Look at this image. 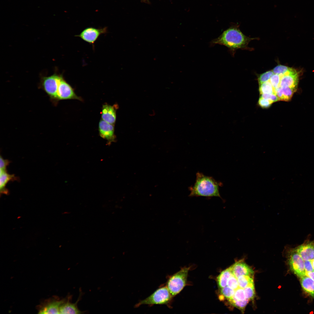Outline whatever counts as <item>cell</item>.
I'll return each instance as SVG.
<instances>
[{
    "mask_svg": "<svg viewBox=\"0 0 314 314\" xmlns=\"http://www.w3.org/2000/svg\"><path fill=\"white\" fill-rule=\"evenodd\" d=\"M10 163V161L7 159H4L0 156V170H7L6 167Z\"/></svg>",
    "mask_w": 314,
    "mask_h": 314,
    "instance_id": "obj_32",
    "label": "cell"
},
{
    "mask_svg": "<svg viewBox=\"0 0 314 314\" xmlns=\"http://www.w3.org/2000/svg\"><path fill=\"white\" fill-rule=\"evenodd\" d=\"M300 283L303 290L314 298V281L306 275L301 278Z\"/></svg>",
    "mask_w": 314,
    "mask_h": 314,
    "instance_id": "obj_17",
    "label": "cell"
},
{
    "mask_svg": "<svg viewBox=\"0 0 314 314\" xmlns=\"http://www.w3.org/2000/svg\"><path fill=\"white\" fill-rule=\"evenodd\" d=\"M281 87L283 96V101L290 100L297 88L289 87Z\"/></svg>",
    "mask_w": 314,
    "mask_h": 314,
    "instance_id": "obj_22",
    "label": "cell"
},
{
    "mask_svg": "<svg viewBox=\"0 0 314 314\" xmlns=\"http://www.w3.org/2000/svg\"><path fill=\"white\" fill-rule=\"evenodd\" d=\"M80 300L78 298L74 303L69 302V299L66 300L61 305L60 308V314H81L82 312L78 308L77 305Z\"/></svg>",
    "mask_w": 314,
    "mask_h": 314,
    "instance_id": "obj_15",
    "label": "cell"
},
{
    "mask_svg": "<svg viewBox=\"0 0 314 314\" xmlns=\"http://www.w3.org/2000/svg\"><path fill=\"white\" fill-rule=\"evenodd\" d=\"M243 289L246 298L249 300L253 299L255 296L254 283L249 284Z\"/></svg>",
    "mask_w": 314,
    "mask_h": 314,
    "instance_id": "obj_24",
    "label": "cell"
},
{
    "mask_svg": "<svg viewBox=\"0 0 314 314\" xmlns=\"http://www.w3.org/2000/svg\"><path fill=\"white\" fill-rule=\"evenodd\" d=\"M233 297L238 300H244L246 299L245 295L244 289L240 287L235 290Z\"/></svg>",
    "mask_w": 314,
    "mask_h": 314,
    "instance_id": "obj_29",
    "label": "cell"
},
{
    "mask_svg": "<svg viewBox=\"0 0 314 314\" xmlns=\"http://www.w3.org/2000/svg\"><path fill=\"white\" fill-rule=\"evenodd\" d=\"M232 273L230 267L221 272L217 278L219 288H221L227 286L228 279Z\"/></svg>",
    "mask_w": 314,
    "mask_h": 314,
    "instance_id": "obj_18",
    "label": "cell"
},
{
    "mask_svg": "<svg viewBox=\"0 0 314 314\" xmlns=\"http://www.w3.org/2000/svg\"><path fill=\"white\" fill-rule=\"evenodd\" d=\"M272 103V101L261 97L259 98L258 101L259 105L261 107L264 108L269 107Z\"/></svg>",
    "mask_w": 314,
    "mask_h": 314,
    "instance_id": "obj_30",
    "label": "cell"
},
{
    "mask_svg": "<svg viewBox=\"0 0 314 314\" xmlns=\"http://www.w3.org/2000/svg\"><path fill=\"white\" fill-rule=\"evenodd\" d=\"M261 94V97L268 99L273 103L279 100L278 97L275 94Z\"/></svg>",
    "mask_w": 314,
    "mask_h": 314,
    "instance_id": "obj_31",
    "label": "cell"
},
{
    "mask_svg": "<svg viewBox=\"0 0 314 314\" xmlns=\"http://www.w3.org/2000/svg\"><path fill=\"white\" fill-rule=\"evenodd\" d=\"M228 300L230 303L235 307L243 311L249 300L246 298L244 300H238L233 297L231 299H228Z\"/></svg>",
    "mask_w": 314,
    "mask_h": 314,
    "instance_id": "obj_21",
    "label": "cell"
},
{
    "mask_svg": "<svg viewBox=\"0 0 314 314\" xmlns=\"http://www.w3.org/2000/svg\"><path fill=\"white\" fill-rule=\"evenodd\" d=\"M313 259H314V256Z\"/></svg>",
    "mask_w": 314,
    "mask_h": 314,
    "instance_id": "obj_36",
    "label": "cell"
},
{
    "mask_svg": "<svg viewBox=\"0 0 314 314\" xmlns=\"http://www.w3.org/2000/svg\"><path fill=\"white\" fill-rule=\"evenodd\" d=\"M99 129L100 136L106 140L109 144L115 141L116 137L114 125L102 120L99 122Z\"/></svg>",
    "mask_w": 314,
    "mask_h": 314,
    "instance_id": "obj_10",
    "label": "cell"
},
{
    "mask_svg": "<svg viewBox=\"0 0 314 314\" xmlns=\"http://www.w3.org/2000/svg\"><path fill=\"white\" fill-rule=\"evenodd\" d=\"M256 38L244 35L237 26H233L225 31L218 38L213 40L211 44L225 46L231 50L246 48L249 42Z\"/></svg>",
    "mask_w": 314,
    "mask_h": 314,
    "instance_id": "obj_2",
    "label": "cell"
},
{
    "mask_svg": "<svg viewBox=\"0 0 314 314\" xmlns=\"http://www.w3.org/2000/svg\"><path fill=\"white\" fill-rule=\"evenodd\" d=\"M285 250L288 265L291 270L300 278L306 276L304 262L295 248L286 247Z\"/></svg>",
    "mask_w": 314,
    "mask_h": 314,
    "instance_id": "obj_6",
    "label": "cell"
},
{
    "mask_svg": "<svg viewBox=\"0 0 314 314\" xmlns=\"http://www.w3.org/2000/svg\"><path fill=\"white\" fill-rule=\"evenodd\" d=\"M292 69L286 66L279 65L275 67L272 70L274 74L283 75L289 72Z\"/></svg>",
    "mask_w": 314,
    "mask_h": 314,
    "instance_id": "obj_25",
    "label": "cell"
},
{
    "mask_svg": "<svg viewBox=\"0 0 314 314\" xmlns=\"http://www.w3.org/2000/svg\"><path fill=\"white\" fill-rule=\"evenodd\" d=\"M311 261L313 268L314 270V259H313Z\"/></svg>",
    "mask_w": 314,
    "mask_h": 314,
    "instance_id": "obj_35",
    "label": "cell"
},
{
    "mask_svg": "<svg viewBox=\"0 0 314 314\" xmlns=\"http://www.w3.org/2000/svg\"><path fill=\"white\" fill-rule=\"evenodd\" d=\"M173 296L165 284H163L152 294L140 300L135 306L137 308L143 305L151 306L154 305H165L169 306Z\"/></svg>",
    "mask_w": 314,
    "mask_h": 314,
    "instance_id": "obj_3",
    "label": "cell"
},
{
    "mask_svg": "<svg viewBox=\"0 0 314 314\" xmlns=\"http://www.w3.org/2000/svg\"><path fill=\"white\" fill-rule=\"evenodd\" d=\"M280 75L281 80L280 86L297 88L299 76L298 72L295 69L293 68L286 74Z\"/></svg>",
    "mask_w": 314,
    "mask_h": 314,
    "instance_id": "obj_12",
    "label": "cell"
},
{
    "mask_svg": "<svg viewBox=\"0 0 314 314\" xmlns=\"http://www.w3.org/2000/svg\"><path fill=\"white\" fill-rule=\"evenodd\" d=\"M72 99H80V98L76 94L71 85L63 77L58 86L57 95V102L60 100Z\"/></svg>",
    "mask_w": 314,
    "mask_h": 314,
    "instance_id": "obj_8",
    "label": "cell"
},
{
    "mask_svg": "<svg viewBox=\"0 0 314 314\" xmlns=\"http://www.w3.org/2000/svg\"><path fill=\"white\" fill-rule=\"evenodd\" d=\"M274 74L272 70H271L265 72L260 75L258 78L259 85L269 80Z\"/></svg>",
    "mask_w": 314,
    "mask_h": 314,
    "instance_id": "obj_26",
    "label": "cell"
},
{
    "mask_svg": "<svg viewBox=\"0 0 314 314\" xmlns=\"http://www.w3.org/2000/svg\"><path fill=\"white\" fill-rule=\"evenodd\" d=\"M189 269L188 267H183L168 278L165 285L173 297L179 294L185 286Z\"/></svg>",
    "mask_w": 314,
    "mask_h": 314,
    "instance_id": "obj_5",
    "label": "cell"
},
{
    "mask_svg": "<svg viewBox=\"0 0 314 314\" xmlns=\"http://www.w3.org/2000/svg\"><path fill=\"white\" fill-rule=\"evenodd\" d=\"M235 290L227 286L221 288L220 291V299L221 300L224 297L228 299H231L234 294Z\"/></svg>",
    "mask_w": 314,
    "mask_h": 314,
    "instance_id": "obj_23",
    "label": "cell"
},
{
    "mask_svg": "<svg viewBox=\"0 0 314 314\" xmlns=\"http://www.w3.org/2000/svg\"><path fill=\"white\" fill-rule=\"evenodd\" d=\"M232 273L237 278L242 275H248L253 277L254 271L246 263L239 261L230 267Z\"/></svg>",
    "mask_w": 314,
    "mask_h": 314,
    "instance_id": "obj_13",
    "label": "cell"
},
{
    "mask_svg": "<svg viewBox=\"0 0 314 314\" xmlns=\"http://www.w3.org/2000/svg\"><path fill=\"white\" fill-rule=\"evenodd\" d=\"M239 287L244 289L249 284L254 283L253 277L248 275H242L237 278Z\"/></svg>",
    "mask_w": 314,
    "mask_h": 314,
    "instance_id": "obj_19",
    "label": "cell"
},
{
    "mask_svg": "<svg viewBox=\"0 0 314 314\" xmlns=\"http://www.w3.org/2000/svg\"><path fill=\"white\" fill-rule=\"evenodd\" d=\"M66 300L51 299L47 300L41 305L39 311L40 314H60V308Z\"/></svg>",
    "mask_w": 314,
    "mask_h": 314,
    "instance_id": "obj_9",
    "label": "cell"
},
{
    "mask_svg": "<svg viewBox=\"0 0 314 314\" xmlns=\"http://www.w3.org/2000/svg\"><path fill=\"white\" fill-rule=\"evenodd\" d=\"M306 275L308 276L314 281V271L306 272Z\"/></svg>",
    "mask_w": 314,
    "mask_h": 314,
    "instance_id": "obj_34",
    "label": "cell"
},
{
    "mask_svg": "<svg viewBox=\"0 0 314 314\" xmlns=\"http://www.w3.org/2000/svg\"><path fill=\"white\" fill-rule=\"evenodd\" d=\"M314 247V242L306 240L295 249L303 260L306 261L313 259Z\"/></svg>",
    "mask_w": 314,
    "mask_h": 314,
    "instance_id": "obj_11",
    "label": "cell"
},
{
    "mask_svg": "<svg viewBox=\"0 0 314 314\" xmlns=\"http://www.w3.org/2000/svg\"><path fill=\"white\" fill-rule=\"evenodd\" d=\"M0 170V193L7 195L9 192L6 188V185L10 181L16 180V178L14 174H8L7 170Z\"/></svg>",
    "mask_w": 314,
    "mask_h": 314,
    "instance_id": "obj_16",
    "label": "cell"
},
{
    "mask_svg": "<svg viewBox=\"0 0 314 314\" xmlns=\"http://www.w3.org/2000/svg\"><path fill=\"white\" fill-rule=\"evenodd\" d=\"M196 176L194 184L189 187V196L221 197L219 190L222 184L221 182L199 172L196 173Z\"/></svg>",
    "mask_w": 314,
    "mask_h": 314,
    "instance_id": "obj_1",
    "label": "cell"
},
{
    "mask_svg": "<svg viewBox=\"0 0 314 314\" xmlns=\"http://www.w3.org/2000/svg\"><path fill=\"white\" fill-rule=\"evenodd\" d=\"M304 266L306 272L314 271L311 260L305 261Z\"/></svg>",
    "mask_w": 314,
    "mask_h": 314,
    "instance_id": "obj_33",
    "label": "cell"
},
{
    "mask_svg": "<svg viewBox=\"0 0 314 314\" xmlns=\"http://www.w3.org/2000/svg\"><path fill=\"white\" fill-rule=\"evenodd\" d=\"M227 286L234 290L239 287L237 278L232 273L228 279Z\"/></svg>",
    "mask_w": 314,
    "mask_h": 314,
    "instance_id": "obj_27",
    "label": "cell"
},
{
    "mask_svg": "<svg viewBox=\"0 0 314 314\" xmlns=\"http://www.w3.org/2000/svg\"><path fill=\"white\" fill-rule=\"evenodd\" d=\"M280 75L274 74L269 81L275 89L280 86Z\"/></svg>",
    "mask_w": 314,
    "mask_h": 314,
    "instance_id": "obj_28",
    "label": "cell"
},
{
    "mask_svg": "<svg viewBox=\"0 0 314 314\" xmlns=\"http://www.w3.org/2000/svg\"><path fill=\"white\" fill-rule=\"evenodd\" d=\"M63 77L62 75L55 73L49 76H42L40 79V88L45 92L54 105L58 102L57 92L60 81Z\"/></svg>",
    "mask_w": 314,
    "mask_h": 314,
    "instance_id": "obj_4",
    "label": "cell"
},
{
    "mask_svg": "<svg viewBox=\"0 0 314 314\" xmlns=\"http://www.w3.org/2000/svg\"><path fill=\"white\" fill-rule=\"evenodd\" d=\"M259 91L261 94H275L274 89L269 80L260 85Z\"/></svg>",
    "mask_w": 314,
    "mask_h": 314,
    "instance_id": "obj_20",
    "label": "cell"
},
{
    "mask_svg": "<svg viewBox=\"0 0 314 314\" xmlns=\"http://www.w3.org/2000/svg\"><path fill=\"white\" fill-rule=\"evenodd\" d=\"M115 107L114 106H111L108 104L104 105L101 114L102 120L114 125L116 120V109Z\"/></svg>",
    "mask_w": 314,
    "mask_h": 314,
    "instance_id": "obj_14",
    "label": "cell"
},
{
    "mask_svg": "<svg viewBox=\"0 0 314 314\" xmlns=\"http://www.w3.org/2000/svg\"><path fill=\"white\" fill-rule=\"evenodd\" d=\"M107 28H97L88 27L84 29L79 35L76 36L90 44H93L102 34L107 32Z\"/></svg>",
    "mask_w": 314,
    "mask_h": 314,
    "instance_id": "obj_7",
    "label": "cell"
}]
</instances>
